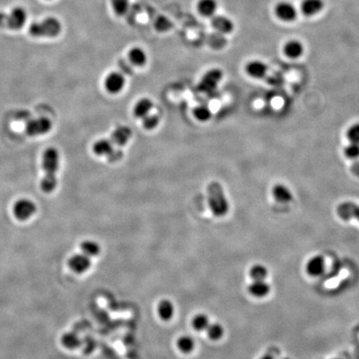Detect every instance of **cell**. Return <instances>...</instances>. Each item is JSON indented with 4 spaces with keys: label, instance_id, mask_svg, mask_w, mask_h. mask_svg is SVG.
I'll return each mask as SVG.
<instances>
[{
    "label": "cell",
    "instance_id": "38",
    "mask_svg": "<svg viewBox=\"0 0 359 359\" xmlns=\"http://www.w3.org/2000/svg\"><path fill=\"white\" fill-rule=\"evenodd\" d=\"M286 359V358H284V359Z\"/></svg>",
    "mask_w": 359,
    "mask_h": 359
},
{
    "label": "cell",
    "instance_id": "24",
    "mask_svg": "<svg viewBox=\"0 0 359 359\" xmlns=\"http://www.w3.org/2000/svg\"><path fill=\"white\" fill-rule=\"evenodd\" d=\"M62 345L64 346L66 349L73 350L78 349L82 344L81 338H79V335L73 332H66L62 335Z\"/></svg>",
    "mask_w": 359,
    "mask_h": 359
},
{
    "label": "cell",
    "instance_id": "19",
    "mask_svg": "<svg viewBox=\"0 0 359 359\" xmlns=\"http://www.w3.org/2000/svg\"><path fill=\"white\" fill-rule=\"evenodd\" d=\"M304 51V48L300 41L290 40L284 44V54L290 58H299L302 56Z\"/></svg>",
    "mask_w": 359,
    "mask_h": 359
},
{
    "label": "cell",
    "instance_id": "2",
    "mask_svg": "<svg viewBox=\"0 0 359 359\" xmlns=\"http://www.w3.org/2000/svg\"><path fill=\"white\" fill-rule=\"evenodd\" d=\"M208 203L211 212L216 217H222L228 213L230 205L224 195V190L221 185L213 181L209 184L207 187Z\"/></svg>",
    "mask_w": 359,
    "mask_h": 359
},
{
    "label": "cell",
    "instance_id": "20",
    "mask_svg": "<svg viewBox=\"0 0 359 359\" xmlns=\"http://www.w3.org/2000/svg\"><path fill=\"white\" fill-rule=\"evenodd\" d=\"M152 108H153V103L149 98H141L134 107L133 113L136 117L143 119L145 116L151 113Z\"/></svg>",
    "mask_w": 359,
    "mask_h": 359
},
{
    "label": "cell",
    "instance_id": "15",
    "mask_svg": "<svg viewBox=\"0 0 359 359\" xmlns=\"http://www.w3.org/2000/svg\"><path fill=\"white\" fill-rule=\"evenodd\" d=\"M325 270V260L322 255H316L311 258L306 265L307 273L309 276L317 277L321 276Z\"/></svg>",
    "mask_w": 359,
    "mask_h": 359
},
{
    "label": "cell",
    "instance_id": "10",
    "mask_svg": "<svg viewBox=\"0 0 359 359\" xmlns=\"http://www.w3.org/2000/svg\"><path fill=\"white\" fill-rule=\"evenodd\" d=\"M92 265L91 258L83 253L76 254L68 260V266L76 274L86 273Z\"/></svg>",
    "mask_w": 359,
    "mask_h": 359
},
{
    "label": "cell",
    "instance_id": "31",
    "mask_svg": "<svg viewBox=\"0 0 359 359\" xmlns=\"http://www.w3.org/2000/svg\"><path fill=\"white\" fill-rule=\"evenodd\" d=\"M249 276L253 280H265L268 276L267 269L264 265H254L249 270Z\"/></svg>",
    "mask_w": 359,
    "mask_h": 359
},
{
    "label": "cell",
    "instance_id": "30",
    "mask_svg": "<svg viewBox=\"0 0 359 359\" xmlns=\"http://www.w3.org/2000/svg\"><path fill=\"white\" fill-rule=\"evenodd\" d=\"M129 0H111L114 13L117 16H123L129 9Z\"/></svg>",
    "mask_w": 359,
    "mask_h": 359
},
{
    "label": "cell",
    "instance_id": "1",
    "mask_svg": "<svg viewBox=\"0 0 359 359\" xmlns=\"http://www.w3.org/2000/svg\"><path fill=\"white\" fill-rule=\"evenodd\" d=\"M43 167L44 176L41 188L43 192L50 193L57 187V172L59 168V153L57 149L50 147L43 153Z\"/></svg>",
    "mask_w": 359,
    "mask_h": 359
},
{
    "label": "cell",
    "instance_id": "26",
    "mask_svg": "<svg viewBox=\"0 0 359 359\" xmlns=\"http://www.w3.org/2000/svg\"><path fill=\"white\" fill-rule=\"evenodd\" d=\"M81 250L86 256L91 258L100 254L101 246L94 241H84L81 244Z\"/></svg>",
    "mask_w": 359,
    "mask_h": 359
},
{
    "label": "cell",
    "instance_id": "5",
    "mask_svg": "<svg viewBox=\"0 0 359 359\" xmlns=\"http://www.w3.org/2000/svg\"><path fill=\"white\" fill-rule=\"evenodd\" d=\"M222 77L223 73L218 68H214L208 71L203 76L200 83L198 84V90L205 94H213L217 89V86L221 80Z\"/></svg>",
    "mask_w": 359,
    "mask_h": 359
},
{
    "label": "cell",
    "instance_id": "21",
    "mask_svg": "<svg viewBox=\"0 0 359 359\" xmlns=\"http://www.w3.org/2000/svg\"><path fill=\"white\" fill-rule=\"evenodd\" d=\"M270 287L265 280H254L249 286L250 295L256 298L265 297L270 293Z\"/></svg>",
    "mask_w": 359,
    "mask_h": 359
},
{
    "label": "cell",
    "instance_id": "8",
    "mask_svg": "<svg viewBox=\"0 0 359 359\" xmlns=\"http://www.w3.org/2000/svg\"><path fill=\"white\" fill-rule=\"evenodd\" d=\"M275 12L278 19L288 23L295 21L298 16L297 8H295L293 3L288 1H281L277 3Z\"/></svg>",
    "mask_w": 359,
    "mask_h": 359
},
{
    "label": "cell",
    "instance_id": "13",
    "mask_svg": "<svg viewBox=\"0 0 359 359\" xmlns=\"http://www.w3.org/2000/svg\"><path fill=\"white\" fill-rule=\"evenodd\" d=\"M212 27L221 33H230L234 30V23L231 19L223 15H214L211 18Z\"/></svg>",
    "mask_w": 359,
    "mask_h": 359
},
{
    "label": "cell",
    "instance_id": "11",
    "mask_svg": "<svg viewBox=\"0 0 359 359\" xmlns=\"http://www.w3.org/2000/svg\"><path fill=\"white\" fill-rule=\"evenodd\" d=\"M125 83L126 80L124 76L122 75V73L118 72L109 73L104 82L106 90L111 94H116L121 92L124 87Z\"/></svg>",
    "mask_w": 359,
    "mask_h": 359
},
{
    "label": "cell",
    "instance_id": "29",
    "mask_svg": "<svg viewBox=\"0 0 359 359\" xmlns=\"http://www.w3.org/2000/svg\"><path fill=\"white\" fill-rule=\"evenodd\" d=\"M193 114H194V117L197 119L198 121L206 122V121H208L209 119L211 118V109L209 108L208 106L205 105V104H200V105L194 108Z\"/></svg>",
    "mask_w": 359,
    "mask_h": 359
},
{
    "label": "cell",
    "instance_id": "3",
    "mask_svg": "<svg viewBox=\"0 0 359 359\" xmlns=\"http://www.w3.org/2000/svg\"><path fill=\"white\" fill-rule=\"evenodd\" d=\"M62 31V25L55 18H48L39 23H33L29 28V32L33 37L54 38L59 35Z\"/></svg>",
    "mask_w": 359,
    "mask_h": 359
},
{
    "label": "cell",
    "instance_id": "12",
    "mask_svg": "<svg viewBox=\"0 0 359 359\" xmlns=\"http://www.w3.org/2000/svg\"><path fill=\"white\" fill-rule=\"evenodd\" d=\"M337 213L343 221L357 219L359 221V205L355 203L350 201L342 203L337 208Z\"/></svg>",
    "mask_w": 359,
    "mask_h": 359
},
{
    "label": "cell",
    "instance_id": "23",
    "mask_svg": "<svg viewBox=\"0 0 359 359\" xmlns=\"http://www.w3.org/2000/svg\"><path fill=\"white\" fill-rule=\"evenodd\" d=\"M274 197L278 202L288 203L291 201L293 195L288 187L282 184H277L272 190Z\"/></svg>",
    "mask_w": 359,
    "mask_h": 359
},
{
    "label": "cell",
    "instance_id": "17",
    "mask_svg": "<svg viewBox=\"0 0 359 359\" xmlns=\"http://www.w3.org/2000/svg\"><path fill=\"white\" fill-rule=\"evenodd\" d=\"M246 73L254 79H261L267 73L268 67L265 62L254 60L249 62L246 67Z\"/></svg>",
    "mask_w": 359,
    "mask_h": 359
},
{
    "label": "cell",
    "instance_id": "6",
    "mask_svg": "<svg viewBox=\"0 0 359 359\" xmlns=\"http://www.w3.org/2000/svg\"><path fill=\"white\" fill-rule=\"evenodd\" d=\"M52 129V122L47 117H39L33 119L28 122L26 126V132L28 135L39 136L44 135L49 133Z\"/></svg>",
    "mask_w": 359,
    "mask_h": 359
},
{
    "label": "cell",
    "instance_id": "27",
    "mask_svg": "<svg viewBox=\"0 0 359 359\" xmlns=\"http://www.w3.org/2000/svg\"><path fill=\"white\" fill-rule=\"evenodd\" d=\"M210 325L209 317L205 313H199L192 319V327L196 331H205Z\"/></svg>",
    "mask_w": 359,
    "mask_h": 359
},
{
    "label": "cell",
    "instance_id": "34",
    "mask_svg": "<svg viewBox=\"0 0 359 359\" xmlns=\"http://www.w3.org/2000/svg\"><path fill=\"white\" fill-rule=\"evenodd\" d=\"M347 137L351 142L359 143V123L353 125L347 133Z\"/></svg>",
    "mask_w": 359,
    "mask_h": 359
},
{
    "label": "cell",
    "instance_id": "28",
    "mask_svg": "<svg viewBox=\"0 0 359 359\" xmlns=\"http://www.w3.org/2000/svg\"><path fill=\"white\" fill-rule=\"evenodd\" d=\"M205 331L207 332L209 338L213 341L220 340L224 335V328L222 327L221 324L217 323L210 324Z\"/></svg>",
    "mask_w": 359,
    "mask_h": 359
},
{
    "label": "cell",
    "instance_id": "14",
    "mask_svg": "<svg viewBox=\"0 0 359 359\" xmlns=\"http://www.w3.org/2000/svg\"><path fill=\"white\" fill-rule=\"evenodd\" d=\"M324 8V0H304L301 3L303 14L312 17L319 14Z\"/></svg>",
    "mask_w": 359,
    "mask_h": 359
},
{
    "label": "cell",
    "instance_id": "18",
    "mask_svg": "<svg viewBox=\"0 0 359 359\" xmlns=\"http://www.w3.org/2000/svg\"><path fill=\"white\" fill-rule=\"evenodd\" d=\"M157 313L163 321H169L175 314V305L171 301L163 300L157 305Z\"/></svg>",
    "mask_w": 359,
    "mask_h": 359
},
{
    "label": "cell",
    "instance_id": "9",
    "mask_svg": "<svg viewBox=\"0 0 359 359\" xmlns=\"http://www.w3.org/2000/svg\"><path fill=\"white\" fill-rule=\"evenodd\" d=\"M132 137L133 132L130 127L127 126H119L114 130L109 139L116 150H122V147L127 145Z\"/></svg>",
    "mask_w": 359,
    "mask_h": 359
},
{
    "label": "cell",
    "instance_id": "36",
    "mask_svg": "<svg viewBox=\"0 0 359 359\" xmlns=\"http://www.w3.org/2000/svg\"><path fill=\"white\" fill-rule=\"evenodd\" d=\"M351 170L353 174L359 177V162H356L352 165Z\"/></svg>",
    "mask_w": 359,
    "mask_h": 359
},
{
    "label": "cell",
    "instance_id": "7",
    "mask_svg": "<svg viewBox=\"0 0 359 359\" xmlns=\"http://www.w3.org/2000/svg\"><path fill=\"white\" fill-rule=\"evenodd\" d=\"M37 207L34 203L27 199H22L17 201L14 206V214L19 221H27L36 212Z\"/></svg>",
    "mask_w": 359,
    "mask_h": 359
},
{
    "label": "cell",
    "instance_id": "25",
    "mask_svg": "<svg viewBox=\"0 0 359 359\" xmlns=\"http://www.w3.org/2000/svg\"><path fill=\"white\" fill-rule=\"evenodd\" d=\"M176 346L180 351L183 354H191L194 349L195 343L194 338L189 335H183L177 339Z\"/></svg>",
    "mask_w": 359,
    "mask_h": 359
},
{
    "label": "cell",
    "instance_id": "22",
    "mask_svg": "<svg viewBox=\"0 0 359 359\" xmlns=\"http://www.w3.org/2000/svg\"><path fill=\"white\" fill-rule=\"evenodd\" d=\"M128 58L132 64L137 67H141L147 62V55L143 49L136 47L130 50L128 53Z\"/></svg>",
    "mask_w": 359,
    "mask_h": 359
},
{
    "label": "cell",
    "instance_id": "4",
    "mask_svg": "<svg viewBox=\"0 0 359 359\" xmlns=\"http://www.w3.org/2000/svg\"><path fill=\"white\" fill-rule=\"evenodd\" d=\"M27 20V13L25 8H15L9 14L0 13V28L8 29H20Z\"/></svg>",
    "mask_w": 359,
    "mask_h": 359
},
{
    "label": "cell",
    "instance_id": "37",
    "mask_svg": "<svg viewBox=\"0 0 359 359\" xmlns=\"http://www.w3.org/2000/svg\"><path fill=\"white\" fill-rule=\"evenodd\" d=\"M260 359H274L273 357L270 356V355H265V356H263L262 358Z\"/></svg>",
    "mask_w": 359,
    "mask_h": 359
},
{
    "label": "cell",
    "instance_id": "32",
    "mask_svg": "<svg viewBox=\"0 0 359 359\" xmlns=\"http://www.w3.org/2000/svg\"><path fill=\"white\" fill-rule=\"evenodd\" d=\"M159 117L156 114H149L142 119V124L145 129L152 130L159 124Z\"/></svg>",
    "mask_w": 359,
    "mask_h": 359
},
{
    "label": "cell",
    "instance_id": "35",
    "mask_svg": "<svg viewBox=\"0 0 359 359\" xmlns=\"http://www.w3.org/2000/svg\"><path fill=\"white\" fill-rule=\"evenodd\" d=\"M155 28L158 31L164 32L169 29L170 28V23L165 17H160L157 19V21L155 23Z\"/></svg>",
    "mask_w": 359,
    "mask_h": 359
},
{
    "label": "cell",
    "instance_id": "33",
    "mask_svg": "<svg viewBox=\"0 0 359 359\" xmlns=\"http://www.w3.org/2000/svg\"><path fill=\"white\" fill-rule=\"evenodd\" d=\"M344 155L350 159H356L359 157V143L351 142L344 148Z\"/></svg>",
    "mask_w": 359,
    "mask_h": 359
},
{
    "label": "cell",
    "instance_id": "16",
    "mask_svg": "<svg viewBox=\"0 0 359 359\" xmlns=\"http://www.w3.org/2000/svg\"><path fill=\"white\" fill-rule=\"evenodd\" d=\"M196 8L201 16L212 18L214 15H216L218 3L216 0H199Z\"/></svg>",
    "mask_w": 359,
    "mask_h": 359
}]
</instances>
